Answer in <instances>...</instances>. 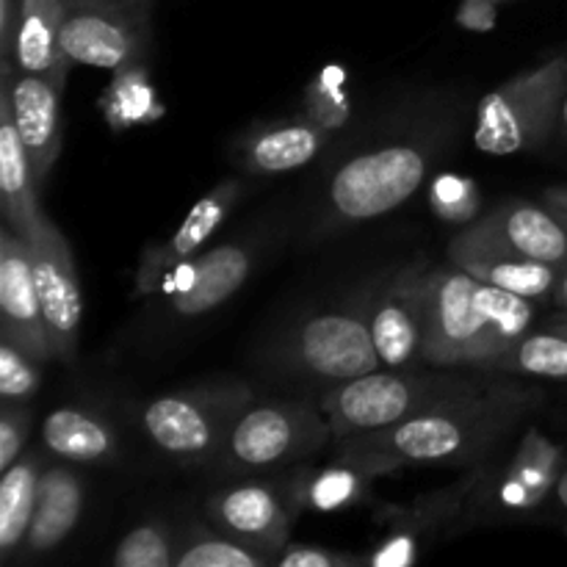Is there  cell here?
<instances>
[{"instance_id": "6da1fadb", "label": "cell", "mask_w": 567, "mask_h": 567, "mask_svg": "<svg viewBox=\"0 0 567 567\" xmlns=\"http://www.w3.org/2000/svg\"><path fill=\"white\" fill-rule=\"evenodd\" d=\"M535 399L520 385H465L391 430L363 435L369 441L360 457H374L377 471L402 463H468L496 446Z\"/></svg>"}, {"instance_id": "7a4b0ae2", "label": "cell", "mask_w": 567, "mask_h": 567, "mask_svg": "<svg viewBox=\"0 0 567 567\" xmlns=\"http://www.w3.org/2000/svg\"><path fill=\"white\" fill-rule=\"evenodd\" d=\"M535 302L491 286L460 266L430 271L424 363L485 369L532 332Z\"/></svg>"}, {"instance_id": "3957f363", "label": "cell", "mask_w": 567, "mask_h": 567, "mask_svg": "<svg viewBox=\"0 0 567 567\" xmlns=\"http://www.w3.org/2000/svg\"><path fill=\"white\" fill-rule=\"evenodd\" d=\"M567 94V55L515 75L480 100L474 142L487 155L535 150L551 136Z\"/></svg>"}, {"instance_id": "277c9868", "label": "cell", "mask_w": 567, "mask_h": 567, "mask_svg": "<svg viewBox=\"0 0 567 567\" xmlns=\"http://www.w3.org/2000/svg\"><path fill=\"white\" fill-rule=\"evenodd\" d=\"M468 385V382H465ZM463 382L419 377L408 371H371L354 380L338 382L321 399L332 435L360 437L391 430L432 404L463 391Z\"/></svg>"}, {"instance_id": "5b68a950", "label": "cell", "mask_w": 567, "mask_h": 567, "mask_svg": "<svg viewBox=\"0 0 567 567\" xmlns=\"http://www.w3.org/2000/svg\"><path fill=\"white\" fill-rule=\"evenodd\" d=\"M249 388H205L158 396L142 413L144 432L164 454L188 463L221 457L233 426L249 410Z\"/></svg>"}, {"instance_id": "8992f818", "label": "cell", "mask_w": 567, "mask_h": 567, "mask_svg": "<svg viewBox=\"0 0 567 567\" xmlns=\"http://www.w3.org/2000/svg\"><path fill=\"white\" fill-rule=\"evenodd\" d=\"M332 426L324 410L308 402H269L249 408L225 443V463L241 471H260L316 452Z\"/></svg>"}, {"instance_id": "52a82bcc", "label": "cell", "mask_w": 567, "mask_h": 567, "mask_svg": "<svg viewBox=\"0 0 567 567\" xmlns=\"http://www.w3.org/2000/svg\"><path fill=\"white\" fill-rule=\"evenodd\" d=\"M424 172L426 161L415 147L377 150L343 164L332 181L330 199L343 219H374L413 197Z\"/></svg>"}, {"instance_id": "ba28073f", "label": "cell", "mask_w": 567, "mask_h": 567, "mask_svg": "<svg viewBox=\"0 0 567 567\" xmlns=\"http://www.w3.org/2000/svg\"><path fill=\"white\" fill-rule=\"evenodd\" d=\"M288 354L302 371L330 382L385 369L371 336V319L360 310H330L302 321Z\"/></svg>"}, {"instance_id": "9c48e42d", "label": "cell", "mask_w": 567, "mask_h": 567, "mask_svg": "<svg viewBox=\"0 0 567 567\" xmlns=\"http://www.w3.org/2000/svg\"><path fill=\"white\" fill-rule=\"evenodd\" d=\"M142 28L144 20L122 0H66L61 48L75 64L122 72L142 59Z\"/></svg>"}, {"instance_id": "30bf717a", "label": "cell", "mask_w": 567, "mask_h": 567, "mask_svg": "<svg viewBox=\"0 0 567 567\" xmlns=\"http://www.w3.org/2000/svg\"><path fill=\"white\" fill-rule=\"evenodd\" d=\"M28 247H31L33 280H37L39 305H42L53 354L61 363L72 365L78 354V332H81L83 316L75 258H72L66 238L48 216L39 225L37 236L28 241Z\"/></svg>"}, {"instance_id": "8fae6325", "label": "cell", "mask_w": 567, "mask_h": 567, "mask_svg": "<svg viewBox=\"0 0 567 567\" xmlns=\"http://www.w3.org/2000/svg\"><path fill=\"white\" fill-rule=\"evenodd\" d=\"M0 336L17 343L28 358L39 365L55 358L33 280L31 247L11 225L0 230Z\"/></svg>"}, {"instance_id": "7c38bea8", "label": "cell", "mask_w": 567, "mask_h": 567, "mask_svg": "<svg viewBox=\"0 0 567 567\" xmlns=\"http://www.w3.org/2000/svg\"><path fill=\"white\" fill-rule=\"evenodd\" d=\"M430 316V271L421 264L396 277L371 310V336L385 369H408L424 360Z\"/></svg>"}, {"instance_id": "4fadbf2b", "label": "cell", "mask_w": 567, "mask_h": 567, "mask_svg": "<svg viewBox=\"0 0 567 567\" xmlns=\"http://www.w3.org/2000/svg\"><path fill=\"white\" fill-rule=\"evenodd\" d=\"M465 233L482 241H491L520 258L540 260L565 269L567 266V230L563 221L546 208L532 203H504Z\"/></svg>"}, {"instance_id": "5bb4252c", "label": "cell", "mask_w": 567, "mask_h": 567, "mask_svg": "<svg viewBox=\"0 0 567 567\" xmlns=\"http://www.w3.org/2000/svg\"><path fill=\"white\" fill-rule=\"evenodd\" d=\"M11 66L14 61H3V83H0V203H3L6 225L31 241L42 225L44 210L39 208L37 175L11 114V78H14Z\"/></svg>"}, {"instance_id": "9a60e30c", "label": "cell", "mask_w": 567, "mask_h": 567, "mask_svg": "<svg viewBox=\"0 0 567 567\" xmlns=\"http://www.w3.org/2000/svg\"><path fill=\"white\" fill-rule=\"evenodd\" d=\"M449 260L480 277V280L532 299V302H551L554 288L563 275L559 266L520 258V255L507 252L496 244L468 236L465 230L449 244Z\"/></svg>"}, {"instance_id": "2e32d148", "label": "cell", "mask_w": 567, "mask_h": 567, "mask_svg": "<svg viewBox=\"0 0 567 567\" xmlns=\"http://www.w3.org/2000/svg\"><path fill=\"white\" fill-rule=\"evenodd\" d=\"M238 194H241V183L238 181H225L219 183L214 192L205 194V197L194 205L192 214L183 219V225L172 233L169 241L158 244V247H153L144 255L136 275V291L153 293L172 269L186 264V260L192 258L216 230H219L221 221L230 216Z\"/></svg>"}, {"instance_id": "e0dca14e", "label": "cell", "mask_w": 567, "mask_h": 567, "mask_svg": "<svg viewBox=\"0 0 567 567\" xmlns=\"http://www.w3.org/2000/svg\"><path fill=\"white\" fill-rule=\"evenodd\" d=\"M59 97L61 92L48 78L28 72L11 78V114L39 186H44L61 153Z\"/></svg>"}, {"instance_id": "ac0fdd59", "label": "cell", "mask_w": 567, "mask_h": 567, "mask_svg": "<svg viewBox=\"0 0 567 567\" xmlns=\"http://www.w3.org/2000/svg\"><path fill=\"white\" fill-rule=\"evenodd\" d=\"M210 518L247 546L258 548L266 557L282 551L288 543V515L280 498L260 485H241L221 491L208 504Z\"/></svg>"}, {"instance_id": "d6986e66", "label": "cell", "mask_w": 567, "mask_h": 567, "mask_svg": "<svg viewBox=\"0 0 567 567\" xmlns=\"http://www.w3.org/2000/svg\"><path fill=\"white\" fill-rule=\"evenodd\" d=\"M64 3L66 0H20L14 42H11L17 70L48 78L59 92H64L66 70H70V59L61 48Z\"/></svg>"}, {"instance_id": "ffe728a7", "label": "cell", "mask_w": 567, "mask_h": 567, "mask_svg": "<svg viewBox=\"0 0 567 567\" xmlns=\"http://www.w3.org/2000/svg\"><path fill=\"white\" fill-rule=\"evenodd\" d=\"M252 255L241 244H225L197 258L188 282L172 293V308L181 316H203L230 299L249 277Z\"/></svg>"}, {"instance_id": "44dd1931", "label": "cell", "mask_w": 567, "mask_h": 567, "mask_svg": "<svg viewBox=\"0 0 567 567\" xmlns=\"http://www.w3.org/2000/svg\"><path fill=\"white\" fill-rule=\"evenodd\" d=\"M83 513V482L66 468L44 471L39 480L37 509L25 537V551L31 557L48 554L75 529Z\"/></svg>"}, {"instance_id": "7402d4cb", "label": "cell", "mask_w": 567, "mask_h": 567, "mask_svg": "<svg viewBox=\"0 0 567 567\" xmlns=\"http://www.w3.org/2000/svg\"><path fill=\"white\" fill-rule=\"evenodd\" d=\"M559 463H563V452L543 432H526L513 463H509L507 482H504V504L515 509L537 507L563 476Z\"/></svg>"}, {"instance_id": "603a6c76", "label": "cell", "mask_w": 567, "mask_h": 567, "mask_svg": "<svg viewBox=\"0 0 567 567\" xmlns=\"http://www.w3.org/2000/svg\"><path fill=\"white\" fill-rule=\"evenodd\" d=\"M42 441L50 452L75 463H103L116 454L114 430L78 408L53 410L42 424Z\"/></svg>"}, {"instance_id": "cb8c5ba5", "label": "cell", "mask_w": 567, "mask_h": 567, "mask_svg": "<svg viewBox=\"0 0 567 567\" xmlns=\"http://www.w3.org/2000/svg\"><path fill=\"white\" fill-rule=\"evenodd\" d=\"M39 460L20 457L0 480V559H9L25 543L39 493Z\"/></svg>"}, {"instance_id": "d4e9b609", "label": "cell", "mask_w": 567, "mask_h": 567, "mask_svg": "<svg viewBox=\"0 0 567 567\" xmlns=\"http://www.w3.org/2000/svg\"><path fill=\"white\" fill-rule=\"evenodd\" d=\"M321 150V131L310 122H286L260 133L247 150V161L255 172L277 175L291 172L316 158Z\"/></svg>"}, {"instance_id": "484cf974", "label": "cell", "mask_w": 567, "mask_h": 567, "mask_svg": "<svg viewBox=\"0 0 567 567\" xmlns=\"http://www.w3.org/2000/svg\"><path fill=\"white\" fill-rule=\"evenodd\" d=\"M482 371L567 380V336L551 330V327H546L540 332H526L524 338H518L513 347L504 349Z\"/></svg>"}, {"instance_id": "4316f807", "label": "cell", "mask_w": 567, "mask_h": 567, "mask_svg": "<svg viewBox=\"0 0 567 567\" xmlns=\"http://www.w3.org/2000/svg\"><path fill=\"white\" fill-rule=\"evenodd\" d=\"M271 563L258 548L247 546L238 537H210L199 535L188 543L183 554H177L181 567H264Z\"/></svg>"}, {"instance_id": "83f0119b", "label": "cell", "mask_w": 567, "mask_h": 567, "mask_svg": "<svg viewBox=\"0 0 567 567\" xmlns=\"http://www.w3.org/2000/svg\"><path fill=\"white\" fill-rule=\"evenodd\" d=\"M111 563L116 567H172L177 565V557L172 554L166 532L158 524H144L127 532Z\"/></svg>"}, {"instance_id": "f1b7e54d", "label": "cell", "mask_w": 567, "mask_h": 567, "mask_svg": "<svg viewBox=\"0 0 567 567\" xmlns=\"http://www.w3.org/2000/svg\"><path fill=\"white\" fill-rule=\"evenodd\" d=\"M39 388V363L17 343L0 336V396L3 402H25Z\"/></svg>"}, {"instance_id": "f546056e", "label": "cell", "mask_w": 567, "mask_h": 567, "mask_svg": "<svg viewBox=\"0 0 567 567\" xmlns=\"http://www.w3.org/2000/svg\"><path fill=\"white\" fill-rule=\"evenodd\" d=\"M341 72L327 70L308 86L310 120L321 127H341L349 120V103L341 92Z\"/></svg>"}, {"instance_id": "4dcf8cb0", "label": "cell", "mask_w": 567, "mask_h": 567, "mask_svg": "<svg viewBox=\"0 0 567 567\" xmlns=\"http://www.w3.org/2000/svg\"><path fill=\"white\" fill-rule=\"evenodd\" d=\"M120 83L114 89H109V120L114 116V122H136L150 116L153 109V94H150L144 75H138L136 81H127V72H116Z\"/></svg>"}, {"instance_id": "1f68e13d", "label": "cell", "mask_w": 567, "mask_h": 567, "mask_svg": "<svg viewBox=\"0 0 567 567\" xmlns=\"http://www.w3.org/2000/svg\"><path fill=\"white\" fill-rule=\"evenodd\" d=\"M28 430H31V413L22 408V402H3V410H0V471L11 468L20 460Z\"/></svg>"}, {"instance_id": "d6a6232c", "label": "cell", "mask_w": 567, "mask_h": 567, "mask_svg": "<svg viewBox=\"0 0 567 567\" xmlns=\"http://www.w3.org/2000/svg\"><path fill=\"white\" fill-rule=\"evenodd\" d=\"M363 476L354 471H327L316 476L313 487L308 491V502L319 509H336L352 502L360 491Z\"/></svg>"}, {"instance_id": "836d02e7", "label": "cell", "mask_w": 567, "mask_h": 567, "mask_svg": "<svg viewBox=\"0 0 567 567\" xmlns=\"http://www.w3.org/2000/svg\"><path fill=\"white\" fill-rule=\"evenodd\" d=\"M432 205H435L437 214L446 216V219H468V216H474L480 197H476V188L471 181L441 177V181L435 183V192H432Z\"/></svg>"}, {"instance_id": "e575fe53", "label": "cell", "mask_w": 567, "mask_h": 567, "mask_svg": "<svg viewBox=\"0 0 567 567\" xmlns=\"http://www.w3.org/2000/svg\"><path fill=\"white\" fill-rule=\"evenodd\" d=\"M363 559L352 557V554H338L321 546H293L280 551L277 565L280 567H349L360 565Z\"/></svg>"}, {"instance_id": "d590c367", "label": "cell", "mask_w": 567, "mask_h": 567, "mask_svg": "<svg viewBox=\"0 0 567 567\" xmlns=\"http://www.w3.org/2000/svg\"><path fill=\"white\" fill-rule=\"evenodd\" d=\"M454 20H457V25L465 28V31H493L498 20V0H460Z\"/></svg>"}, {"instance_id": "8d00e7d4", "label": "cell", "mask_w": 567, "mask_h": 567, "mask_svg": "<svg viewBox=\"0 0 567 567\" xmlns=\"http://www.w3.org/2000/svg\"><path fill=\"white\" fill-rule=\"evenodd\" d=\"M413 559V551H410L408 540H393L382 548L380 554L374 557V565H404Z\"/></svg>"}, {"instance_id": "74e56055", "label": "cell", "mask_w": 567, "mask_h": 567, "mask_svg": "<svg viewBox=\"0 0 567 567\" xmlns=\"http://www.w3.org/2000/svg\"><path fill=\"white\" fill-rule=\"evenodd\" d=\"M543 203H546V208L563 221V227L567 230V186L548 188V192L543 194Z\"/></svg>"}, {"instance_id": "f35d334b", "label": "cell", "mask_w": 567, "mask_h": 567, "mask_svg": "<svg viewBox=\"0 0 567 567\" xmlns=\"http://www.w3.org/2000/svg\"><path fill=\"white\" fill-rule=\"evenodd\" d=\"M551 305H557V308L567 310V266H565V269H563V275H559V282H557V288H554Z\"/></svg>"}, {"instance_id": "ab89813d", "label": "cell", "mask_w": 567, "mask_h": 567, "mask_svg": "<svg viewBox=\"0 0 567 567\" xmlns=\"http://www.w3.org/2000/svg\"><path fill=\"white\" fill-rule=\"evenodd\" d=\"M122 3H125L127 9L138 17V20L147 22V11H150V3H153V0H122Z\"/></svg>"}, {"instance_id": "60d3db41", "label": "cell", "mask_w": 567, "mask_h": 567, "mask_svg": "<svg viewBox=\"0 0 567 567\" xmlns=\"http://www.w3.org/2000/svg\"><path fill=\"white\" fill-rule=\"evenodd\" d=\"M546 327H551V330H557V332H563V336H567V310H563V313H557V316H551Z\"/></svg>"}, {"instance_id": "b9f144b4", "label": "cell", "mask_w": 567, "mask_h": 567, "mask_svg": "<svg viewBox=\"0 0 567 567\" xmlns=\"http://www.w3.org/2000/svg\"><path fill=\"white\" fill-rule=\"evenodd\" d=\"M557 498H559V504L567 509V471L559 476V482H557Z\"/></svg>"}, {"instance_id": "7bdbcfd3", "label": "cell", "mask_w": 567, "mask_h": 567, "mask_svg": "<svg viewBox=\"0 0 567 567\" xmlns=\"http://www.w3.org/2000/svg\"><path fill=\"white\" fill-rule=\"evenodd\" d=\"M563 131L567 133V94H565V103H563Z\"/></svg>"}]
</instances>
